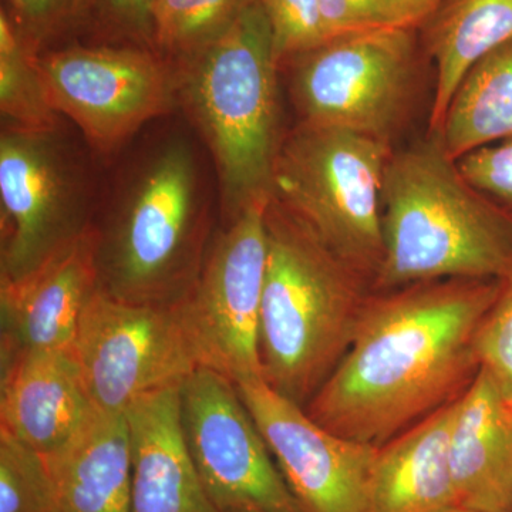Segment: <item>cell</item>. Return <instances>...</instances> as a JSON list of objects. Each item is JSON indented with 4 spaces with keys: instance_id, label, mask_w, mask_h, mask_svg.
Returning <instances> with one entry per match:
<instances>
[{
    "instance_id": "3",
    "label": "cell",
    "mask_w": 512,
    "mask_h": 512,
    "mask_svg": "<svg viewBox=\"0 0 512 512\" xmlns=\"http://www.w3.org/2000/svg\"><path fill=\"white\" fill-rule=\"evenodd\" d=\"M376 291L447 279L497 281L512 266V214L468 183L440 140L396 151L382 187Z\"/></svg>"
},
{
    "instance_id": "1",
    "label": "cell",
    "mask_w": 512,
    "mask_h": 512,
    "mask_svg": "<svg viewBox=\"0 0 512 512\" xmlns=\"http://www.w3.org/2000/svg\"><path fill=\"white\" fill-rule=\"evenodd\" d=\"M497 281L447 279L369 295L345 356L303 409L382 446L457 399L480 370L476 339Z\"/></svg>"
},
{
    "instance_id": "21",
    "label": "cell",
    "mask_w": 512,
    "mask_h": 512,
    "mask_svg": "<svg viewBox=\"0 0 512 512\" xmlns=\"http://www.w3.org/2000/svg\"><path fill=\"white\" fill-rule=\"evenodd\" d=\"M437 138L454 161L511 140L512 39L471 67L454 93Z\"/></svg>"
},
{
    "instance_id": "17",
    "label": "cell",
    "mask_w": 512,
    "mask_h": 512,
    "mask_svg": "<svg viewBox=\"0 0 512 512\" xmlns=\"http://www.w3.org/2000/svg\"><path fill=\"white\" fill-rule=\"evenodd\" d=\"M450 457L458 505L512 512V402L481 367L458 397Z\"/></svg>"
},
{
    "instance_id": "8",
    "label": "cell",
    "mask_w": 512,
    "mask_h": 512,
    "mask_svg": "<svg viewBox=\"0 0 512 512\" xmlns=\"http://www.w3.org/2000/svg\"><path fill=\"white\" fill-rule=\"evenodd\" d=\"M416 29L355 30L288 60L301 121L343 128L392 144L412 106Z\"/></svg>"
},
{
    "instance_id": "34",
    "label": "cell",
    "mask_w": 512,
    "mask_h": 512,
    "mask_svg": "<svg viewBox=\"0 0 512 512\" xmlns=\"http://www.w3.org/2000/svg\"><path fill=\"white\" fill-rule=\"evenodd\" d=\"M231 512H265V511H259V510H237V511H231Z\"/></svg>"
},
{
    "instance_id": "32",
    "label": "cell",
    "mask_w": 512,
    "mask_h": 512,
    "mask_svg": "<svg viewBox=\"0 0 512 512\" xmlns=\"http://www.w3.org/2000/svg\"><path fill=\"white\" fill-rule=\"evenodd\" d=\"M436 512H477L473 510H468L466 507H461V505H454V507L444 508V510L436 511Z\"/></svg>"
},
{
    "instance_id": "22",
    "label": "cell",
    "mask_w": 512,
    "mask_h": 512,
    "mask_svg": "<svg viewBox=\"0 0 512 512\" xmlns=\"http://www.w3.org/2000/svg\"><path fill=\"white\" fill-rule=\"evenodd\" d=\"M37 49L0 13V113L3 128L53 130L59 124L37 66Z\"/></svg>"
},
{
    "instance_id": "10",
    "label": "cell",
    "mask_w": 512,
    "mask_h": 512,
    "mask_svg": "<svg viewBox=\"0 0 512 512\" xmlns=\"http://www.w3.org/2000/svg\"><path fill=\"white\" fill-rule=\"evenodd\" d=\"M269 200L248 205L217 229L194 288L178 306L200 366L234 382L262 377L259 320Z\"/></svg>"
},
{
    "instance_id": "33",
    "label": "cell",
    "mask_w": 512,
    "mask_h": 512,
    "mask_svg": "<svg viewBox=\"0 0 512 512\" xmlns=\"http://www.w3.org/2000/svg\"><path fill=\"white\" fill-rule=\"evenodd\" d=\"M9 2L12 3L13 8H15L16 12H18L19 15L20 0H9Z\"/></svg>"
},
{
    "instance_id": "4",
    "label": "cell",
    "mask_w": 512,
    "mask_h": 512,
    "mask_svg": "<svg viewBox=\"0 0 512 512\" xmlns=\"http://www.w3.org/2000/svg\"><path fill=\"white\" fill-rule=\"evenodd\" d=\"M265 224L261 375L305 407L352 342L367 279L272 197Z\"/></svg>"
},
{
    "instance_id": "29",
    "label": "cell",
    "mask_w": 512,
    "mask_h": 512,
    "mask_svg": "<svg viewBox=\"0 0 512 512\" xmlns=\"http://www.w3.org/2000/svg\"><path fill=\"white\" fill-rule=\"evenodd\" d=\"M87 0H20L23 35L33 46L55 35L77 19Z\"/></svg>"
},
{
    "instance_id": "27",
    "label": "cell",
    "mask_w": 512,
    "mask_h": 512,
    "mask_svg": "<svg viewBox=\"0 0 512 512\" xmlns=\"http://www.w3.org/2000/svg\"><path fill=\"white\" fill-rule=\"evenodd\" d=\"M457 163L468 183L512 214V138L478 148Z\"/></svg>"
},
{
    "instance_id": "16",
    "label": "cell",
    "mask_w": 512,
    "mask_h": 512,
    "mask_svg": "<svg viewBox=\"0 0 512 512\" xmlns=\"http://www.w3.org/2000/svg\"><path fill=\"white\" fill-rule=\"evenodd\" d=\"M93 409L74 350L30 353L2 366L0 429L42 456L69 444Z\"/></svg>"
},
{
    "instance_id": "23",
    "label": "cell",
    "mask_w": 512,
    "mask_h": 512,
    "mask_svg": "<svg viewBox=\"0 0 512 512\" xmlns=\"http://www.w3.org/2000/svg\"><path fill=\"white\" fill-rule=\"evenodd\" d=\"M254 0H156L153 49L171 64L197 55L224 35Z\"/></svg>"
},
{
    "instance_id": "30",
    "label": "cell",
    "mask_w": 512,
    "mask_h": 512,
    "mask_svg": "<svg viewBox=\"0 0 512 512\" xmlns=\"http://www.w3.org/2000/svg\"><path fill=\"white\" fill-rule=\"evenodd\" d=\"M104 25L153 49V8L156 0H94ZM154 50V49H153Z\"/></svg>"
},
{
    "instance_id": "11",
    "label": "cell",
    "mask_w": 512,
    "mask_h": 512,
    "mask_svg": "<svg viewBox=\"0 0 512 512\" xmlns=\"http://www.w3.org/2000/svg\"><path fill=\"white\" fill-rule=\"evenodd\" d=\"M74 355L90 402L107 413H126L201 367L178 306L133 305L100 291L80 320Z\"/></svg>"
},
{
    "instance_id": "13",
    "label": "cell",
    "mask_w": 512,
    "mask_h": 512,
    "mask_svg": "<svg viewBox=\"0 0 512 512\" xmlns=\"http://www.w3.org/2000/svg\"><path fill=\"white\" fill-rule=\"evenodd\" d=\"M235 384L301 512H372L379 447L320 426L261 376Z\"/></svg>"
},
{
    "instance_id": "25",
    "label": "cell",
    "mask_w": 512,
    "mask_h": 512,
    "mask_svg": "<svg viewBox=\"0 0 512 512\" xmlns=\"http://www.w3.org/2000/svg\"><path fill=\"white\" fill-rule=\"evenodd\" d=\"M259 3L271 26L279 67L328 39L320 0H259Z\"/></svg>"
},
{
    "instance_id": "15",
    "label": "cell",
    "mask_w": 512,
    "mask_h": 512,
    "mask_svg": "<svg viewBox=\"0 0 512 512\" xmlns=\"http://www.w3.org/2000/svg\"><path fill=\"white\" fill-rule=\"evenodd\" d=\"M131 512H220L185 443L180 386L144 394L126 410Z\"/></svg>"
},
{
    "instance_id": "20",
    "label": "cell",
    "mask_w": 512,
    "mask_h": 512,
    "mask_svg": "<svg viewBox=\"0 0 512 512\" xmlns=\"http://www.w3.org/2000/svg\"><path fill=\"white\" fill-rule=\"evenodd\" d=\"M420 28L436 69L429 130L437 137L471 67L512 39V0H444Z\"/></svg>"
},
{
    "instance_id": "5",
    "label": "cell",
    "mask_w": 512,
    "mask_h": 512,
    "mask_svg": "<svg viewBox=\"0 0 512 512\" xmlns=\"http://www.w3.org/2000/svg\"><path fill=\"white\" fill-rule=\"evenodd\" d=\"M181 101L212 156L222 224L271 197L279 137L278 70L271 26L254 0L221 37L174 64Z\"/></svg>"
},
{
    "instance_id": "18",
    "label": "cell",
    "mask_w": 512,
    "mask_h": 512,
    "mask_svg": "<svg viewBox=\"0 0 512 512\" xmlns=\"http://www.w3.org/2000/svg\"><path fill=\"white\" fill-rule=\"evenodd\" d=\"M458 397L377 448L372 512H436L458 505L450 457Z\"/></svg>"
},
{
    "instance_id": "26",
    "label": "cell",
    "mask_w": 512,
    "mask_h": 512,
    "mask_svg": "<svg viewBox=\"0 0 512 512\" xmlns=\"http://www.w3.org/2000/svg\"><path fill=\"white\" fill-rule=\"evenodd\" d=\"M478 362L505 399L512 402V266L500 279V291L478 329Z\"/></svg>"
},
{
    "instance_id": "24",
    "label": "cell",
    "mask_w": 512,
    "mask_h": 512,
    "mask_svg": "<svg viewBox=\"0 0 512 512\" xmlns=\"http://www.w3.org/2000/svg\"><path fill=\"white\" fill-rule=\"evenodd\" d=\"M0 512H56L46 458L0 429Z\"/></svg>"
},
{
    "instance_id": "12",
    "label": "cell",
    "mask_w": 512,
    "mask_h": 512,
    "mask_svg": "<svg viewBox=\"0 0 512 512\" xmlns=\"http://www.w3.org/2000/svg\"><path fill=\"white\" fill-rule=\"evenodd\" d=\"M185 443L220 512H301L237 384L198 367L180 386Z\"/></svg>"
},
{
    "instance_id": "9",
    "label": "cell",
    "mask_w": 512,
    "mask_h": 512,
    "mask_svg": "<svg viewBox=\"0 0 512 512\" xmlns=\"http://www.w3.org/2000/svg\"><path fill=\"white\" fill-rule=\"evenodd\" d=\"M37 66L50 106L101 156L117 153L178 101L175 67L150 47H66L37 55Z\"/></svg>"
},
{
    "instance_id": "19",
    "label": "cell",
    "mask_w": 512,
    "mask_h": 512,
    "mask_svg": "<svg viewBox=\"0 0 512 512\" xmlns=\"http://www.w3.org/2000/svg\"><path fill=\"white\" fill-rule=\"evenodd\" d=\"M45 458L56 512H131L126 414L93 409L72 441Z\"/></svg>"
},
{
    "instance_id": "31",
    "label": "cell",
    "mask_w": 512,
    "mask_h": 512,
    "mask_svg": "<svg viewBox=\"0 0 512 512\" xmlns=\"http://www.w3.org/2000/svg\"><path fill=\"white\" fill-rule=\"evenodd\" d=\"M410 28H420L444 0H399Z\"/></svg>"
},
{
    "instance_id": "6",
    "label": "cell",
    "mask_w": 512,
    "mask_h": 512,
    "mask_svg": "<svg viewBox=\"0 0 512 512\" xmlns=\"http://www.w3.org/2000/svg\"><path fill=\"white\" fill-rule=\"evenodd\" d=\"M392 144L301 121L281 138L271 197L373 282L383 258L382 187Z\"/></svg>"
},
{
    "instance_id": "28",
    "label": "cell",
    "mask_w": 512,
    "mask_h": 512,
    "mask_svg": "<svg viewBox=\"0 0 512 512\" xmlns=\"http://www.w3.org/2000/svg\"><path fill=\"white\" fill-rule=\"evenodd\" d=\"M329 37L355 30L407 25L399 0H320Z\"/></svg>"
},
{
    "instance_id": "2",
    "label": "cell",
    "mask_w": 512,
    "mask_h": 512,
    "mask_svg": "<svg viewBox=\"0 0 512 512\" xmlns=\"http://www.w3.org/2000/svg\"><path fill=\"white\" fill-rule=\"evenodd\" d=\"M94 215L99 291L133 305L177 308L194 288L214 238L211 183L183 130L140 146Z\"/></svg>"
},
{
    "instance_id": "7",
    "label": "cell",
    "mask_w": 512,
    "mask_h": 512,
    "mask_svg": "<svg viewBox=\"0 0 512 512\" xmlns=\"http://www.w3.org/2000/svg\"><path fill=\"white\" fill-rule=\"evenodd\" d=\"M83 154L59 126L2 127L0 282L25 278L92 225L97 210Z\"/></svg>"
},
{
    "instance_id": "14",
    "label": "cell",
    "mask_w": 512,
    "mask_h": 512,
    "mask_svg": "<svg viewBox=\"0 0 512 512\" xmlns=\"http://www.w3.org/2000/svg\"><path fill=\"white\" fill-rule=\"evenodd\" d=\"M97 291L92 225L32 274L0 282L2 366L30 353L74 350L80 320Z\"/></svg>"
}]
</instances>
